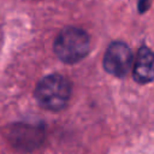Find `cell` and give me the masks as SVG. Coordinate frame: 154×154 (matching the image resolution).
I'll use <instances>...</instances> for the list:
<instances>
[{
  "label": "cell",
  "instance_id": "cell-1",
  "mask_svg": "<svg viewBox=\"0 0 154 154\" xmlns=\"http://www.w3.org/2000/svg\"><path fill=\"white\" fill-rule=\"evenodd\" d=\"M89 48V35L76 26L63 29L54 41V53L66 64H75L82 60L88 54Z\"/></svg>",
  "mask_w": 154,
  "mask_h": 154
},
{
  "label": "cell",
  "instance_id": "cell-2",
  "mask_svg": "<svg viewBox=\"0 0 154 154\" xmlns=\"http://www.w3.org/2000/svg\"><path fill=\"white\" fill-rule=\"evenodd\" d=\"M71 95V84L61 75L53 73L43 77L35 88L37 102L46 109H63Z\"/></svg>",
  "mask_w": 154,
  "mask_h": 154
},
{
  "label": "cell",
  "instance_id": "cell-3",
  "mask_svg": "<svg viewBox=\"0 0 154 154\" xmlns=\"http://www.w3.org/2000/svg\"><path fill=\"white\" fill-rule=\"evenodd\" d=\"M132 64V52L126 43L116 41L107 47L103 55V69L108 73L116 77H124L130 71Z\"/></svg>",
  "mask_w": 154,
  "mask_h": 154
},
{
  "label": "cell",
  "instance_id": "cell-4",
  "mask_svg": "<svg viewBox=\"0 0 154 154\" xmlns=\"http://www.w3.org/2000/svg\"><path fill=\"white\" fill-rule=\"evenodd\" d=\"M45 138V131L38 125L18 123L10 128L8 141L20 150H34L41 146Z\"/></svg>",
  "mask_w": 154,
  "mask_h": 154
},
{
  "label": "cell",
  "instance_id": "cell-5",
  "mask_svg": "<svg viewBox=\"0 0 154 154\" xmlns=\"http://www.w3.org/2000/svg\"><path fill=\"white\" fill-rule=\"evenodd\" d=\"M132 77L137 83L146 84L154 79V53L147 48L141 47L134 60Z\"/></svg>",
  "mask_w": 154,
  "mask_h": 154
},
{
  "label": "cell",
  "instance_id": "cell-6",
  "mask_svg": "<svg viewBox=\"0 0 154 154\" xmlns=\"http://www.w3.org/2000/svg\"><path fill=\"white\" fill-rule=\"evenodd\" d=\"M152 0H138V12L144 13L150 7Z\"/></svg>",
  "mask_w": 154,
  "mask_h": 154
}]
</instances>
